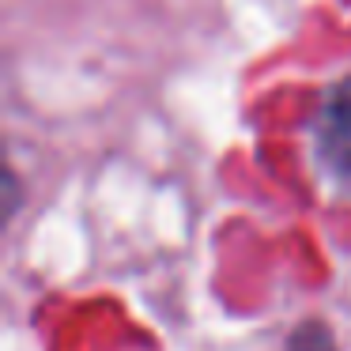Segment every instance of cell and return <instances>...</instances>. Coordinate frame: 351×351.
<instances>
[{
    "label": "cell",
    "mask_w": 351,
    "mask_h": 351,
    "mask_svg": "<svg viewBox=\"0 0 351 351\" xmlns=\"http://www.w3.org/2000/svg\"><path fill=\"white\" fill-rule=\"evenodd\" d=\"M317 147L321 159L336 174H351V76L332 84L317 117Z\"/></svg>",
    "instance_id": "cell-1"
},
{
    "label": "cell",
    "mask_w": 351,
    "mask_h": 351,
    "mask_svg": "<svg viewBox=\"0 0 351 351\" xmlns=\"http://www.w3.org/2000/svg\"><path fill=\"white\" fill-rule=\"evenodd\" d=\"M287 351H336V340L328 332V325L321 321H302V325L291 332Z\"/></svg>",
    "instance_id": "cell-2"
}]
</instances>
